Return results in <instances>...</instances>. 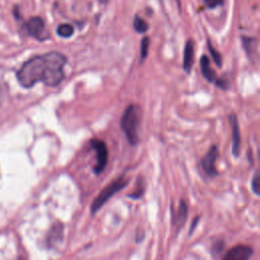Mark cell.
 Instances as JSON below:
<instances>
[{
    "mask_svg": "<svg viewBox=\"0 0 260 260\" xmlns=\"http://www.w3.org/2000/svg\"><path fill=\"white\" fill-rule=\"evenodd\" d=\"M67 57L59 52H49L34 56L25 61L16 73L17 80L22 87H32L38 82L48 86H57L65 78L64 66Z\"/></svg>",
    "mask_w": 260,
    "mask_h": 260,
    "instance_id": "cell-1",
    "label": "cell"
},
{
    "mask_svg": "<svg viewBox=\"0 0 260 260\" xmlns=\"http://www.w3.org/2000/svg\"><path fill=\"white\" fill-rule=\"evenodd\" d=\"M140 111L139 107L131 104L129 105L120 120V127L124 132L127 141L131 145H136L138 143V129H139V122H140Z\"/></svg>",
    "mask_w": 260,
    "mask_h": 260,
    "instance_id": "cell-2",
    "label": "cell"
},
{
    "mask_svg": "<svg viewBox=\"0 0 260 260\" xmlns=\"http://www.w3.org/2000/svg\"><path fill=\"white\" fill-rule=\"evenodd\" d=\"M128 184V180H126L123 176L119 177L117 180L110 183L108 186H106L100 194L95 197V199L92 201L90 206V211L92 214H94L96 211L101 209L102 206L106 204L108 200H110L116 193L124 189Z\"/></svg>",
    "mask_w": 260,
    "mask_h": 260,
    "instance_id": "cell-3",
    "label": "cell"
},
{
    "mask_svg": "<svg viewBox=\"0 0 260 260\" xmlns=\"http://www.w3.org/2000/svg\"><path fill=\"white\" fill-rule=\"evenodd\" d=\"M89 142L96 156V164L93 167V172L99 175L105 170L108 164V147L107 144L101 139H91Z\"/></svg>",
    "mask_w": 260,
    "mask_h": 260,
    "instance_id": "cell-4",
    "label": "cell"
},
{
    "mask_svg": "<svg viewBox=\"0 0 260 260\" xmlns=\"http://www.w3.org/2000/svg\"><path fill=\"white\" fill-rule=\"evenodd\" d=\"M200 68H201L202 75L204 76V78L207 81L214 83L219 88H222V89H226L228 88V83L225 81L219 79L216 76L215 71L210 66V60H209V58L206 55H203L200 58Z\"/></svg>",
    "mask_w": 260,
    "mask_h": 260,
    "instance_id": "cell-5",
    "label": "cell"
},
{
    "mask_svg": "<svg viewBox=\"0 0 260 260\" xmlns=\"http://www.w3.org/2000/svg\"><path fill=\"white\" fill-rule=\"evenodd\" d=\"M218 157V150L216 145L210 146L207 153L201 159V167L205 174L209 177H215L218 175V172L215 168V161Z\"/></svg>",
    "mask_w": 260,
    "mask_h": 260,
    "instance_id": "cell-6",
    "label": "cell"
},
{
    "mask_svg": "<svg viewBox=\"0 0 260 260\" xmlns=\"http://www.w3.org/2000/svg\"><path fill=\"white\" fill-rule=\"evenodd\" d=\"M23 28L27 32V35L37 38L39 40H44V34H45V22L44 20L39 16L30 17L24 24Z\"/></svg>",
    "mask_w": 260,
    "mask_h": 260,
    "instance_id": "cell-7",
    "label": "cell"
},
{
    "mask_svg": "<svg viewBox=\"0 0 260 260\" xmlns=\"http://www.w3.org/2000/svg\"><path fill=\"white\" fill-rule=\"evenodd\" d=\"M253 255V250L251 247L246 245H237L231 248L222 260H249Z\"/></svg>",
    "mask_w": 260,
    "mask_h": 260,
    "instance_id": "cell-8",
    "label": "cell"
},
{
    "mask_svg": "<svg viewBox=\"0 0 260 260\" xmlns=\"http://www.w3.org/2000/svg\"><path fill=\"white\" fill-rule=\"evenodd\" d=\"M230 124L232 126V140H233V154L235 156H239L240 154V145H241V136H240V128L237 116L232 114L229 117Z\"/></svg>",
    "mask_w": 260,
    "mask_h": 260,
    "instance_id": "cell-9",
    "label": "cell"
},
{
    "mask_svg": "<svg viewBox=\"0 0 260 260\" xmlns=\"http://www.w3.org/2000/svg\"><path fill=\"white\" fill-rule=\"evenodd\" d=\"M194 63V43L190 39L186 42L184 48V57H183V68L184 71L189 73L192 69Z\"/></svg>",
    "mask_w": 260,
    "mask_h": 260,
    "instance_id": "cell-10",
    "label": "cell"
},
{
    "mask_svg": "<svg viewBox=\"0 0 260 260\" xmlns=\"http://www.w3.org/2000/svg\"><path fill=\"white\" fill-rule=\"evenodd\" d=\"M187 215H188L187 204L185 203L184 200H181L177 212H173V220H172L173 224L180 228L185 222Z\"/></svg>",
    "mask_w": 260,
    "mask_h": 260,
    "instance_id": "cell-11",
    "label": "cell"
},
{
    "mask_svg": "<svg viewBox=\"0 0 260 260\" xmlns=\"http://www.w3.org/2000/svg\"><path fill=\"white\" fill-rule=\"evenodd\" d=\"M62 237H63V226L60 223H56L55 225L52 226L50 233L48 234V238H47L48 245L50 247H52L53 245H56V243L62 240Z\"/></svg>",
    "mask_w": 260,
    "mask_h": 260,
    "instance_id": "cell-12",
    "label": "cell"
},
{
    "mask_svg": "<svg viewBox=\"0 0 260 260\" xmlns=\"http://www.w3.org/2000/svg\"><path fill=\"white\" fill-rule=\"evenodd\" d=\"M242 41H243V47L245 48L247 54L249 56L252 55V59H253V55H257V40L253 38L242 37Z\"/></svg>",
    "mask_w": 260,
    "mask_h": 260,
    "instance_id": "cell-13",
    "label": "cell"
},
{
    "mask_svg": "<svg viewBox=\"0 0 260 260\" xmlns=\"http://www.w3.org/2000/svg\"><path fill=\"white\" fill-rule=\"evenodd\" d=\"M133 27L138 34H144L148 29V23L139 15H135L133 19Z\"/></svg>",
    "mask_w": 260,
    "mask_h": 260,
    "instance_id": "cell-14",
    "label": "cell"
},
{
    "mask_svg": "<svg viewBox=\"0 0 260 260\" xmlns=\"http://www.w3.org/2000/svg\"><path fill=\"white\" fill-rule=\"evenodd\" d=\"M74 32V28L69 23H62L57 27V35L61 38H70Z\"/></svg>",
    "mask_w": 260,
    "mask_h": 260,
    "instance_id": "cell-15",
    "label": "cell"
},
{
    "mask_svg": "<svg viewBox=\"0 0 260 260\" xmlns=\"http://www.w3.org/2000/svg\"><path fill=\"white\" fill-rule=\"evenodd\" d=\"M149 44H150V40L148 37H143L141 40V45H140V60L143 61L148 54V50H149Z\"/></svg>",
    "mask_w": 260,
    "mask_h": 260,
    "instance_id": "cell-16",
    "label": "cell"
},
{
    "mask_svg": "<svg viewBox=\"0 0 260 260\" xmlns=\"http://www.w3.org/2000/svg\"><path fill=\"white\" fill-rule=\"evenodd\" d=\"M207 48H208V50H209V52H210V54H211V57H212L213 61L215 62V64H216L218 67H221V65H222L221 56H220V54L218 53V51H216V50L213 48V46L211 45V43H210L209 41H208V43H207Z\"/></svg>",
    "mask_w": 260,
    "mask_h": 260,
    "instance_id": "cell-17",
    "label": "cell"
},
{
    "mask_svg": "<svg viewBox=\"0 0 260 260\" xmlns=\"http://www.w3.org/2000/svg\"><path fill=\"white\" fill-rule=\"evenodd\" d=\"M251 188H252V191L256 194V195H259L260 191H259V177H258V173H255L253 179H252V183H251Z\"/></svg>",
    "mask_w": 260,
    "mask_h": 260,
    "instance_id": "cell-18",
    "label": "cell"
},
{
    "mask_svg": "<svg viewBox=\"0 0 260 260\" xmlns=\"http://www.w3.org/2000/svg\"><path fill=\"white\" fill-rule=\"evenodd\" d=\"M204 4L208 8H214L219 5H222L225 0H203Z\"/></svg>",
    "mask_w": 260,
    "mask_h": 260,
    "instance_id": "cell-19",
    "label": "cell"
},
{
    "mask_svg": "<svg viewBox=\"0 0 260 260\" xmlns=\"http://www.w3.org/2000/svg\"><path fill=\"white\" fill-rule=\"evenodd\" d=\"M223 248V242H217L213 245V252L214 253H219Z\"/></svg>",
    "mask_w": 260,
    "mask_h": 260,
    "instance_id": "cell-20",
    "label": "cell"
},
{
    "mask_svg": "<svg viewBox=\"0 0 260 260\" xmlns=\"http://www.w3.org/2000/svg\"><path fill=\"white\" fill-rule=\"evenodd\" d=\"M198 220H199V217H198V216H197L196 218H194V219H193V222H192V224H191V229H190V233H189L190 235L192 234V232L194 231L195 226L197 225V223H198Z\"/></svg>",
    "mask_w": 260,
    "mask_h": 260,
    "instance_id": "cell-21",
    "label": "cell"
},
{
    "mask_svg": "<svg viewBox=\"0 0 260 260\" xmlns=\"http://www.w3.org/2000/svg\"><path fill=\"white\" fill-rule=\"evenodd\" d=\"M2 103H3V91H2V88L0 86V108L2 106Z\"/></svg>",
    "mask_w": 260,
    "mask_h": 260,
    "instance_id": "cell-22",
    "label": "cell"
},
{
    "mask_svg": "<svg viewBox=\"0 0 260 260\" xmlns=\"http://www.w3.org/2000/svg\"><path fill=\"white\" fill-rule=\"evenodd\" d=\"M99 1H100V3H102V4H105V3H107L108 0H99Z\"/></svg>",
    "mask_w": 260,
    "mask_h": 260,
    "instance_id": "cell-23",
    "label": "cell"
},
{
    "mask_svg": "<svg viewBox=\"0 0 260 260\" xmlns=\"http://www.w3.org/2000/svg\"><path fill=\"white\" fill-rule=\"evenodd\" d=\"M177 1H178V2H179V5H180V1H179V0H177Z\"/></svg>",
    "mask_w": 260,
    "mask_h": 260,
    "instance_id": "cell-24",
    "label": "cell"
}]
</instances>
